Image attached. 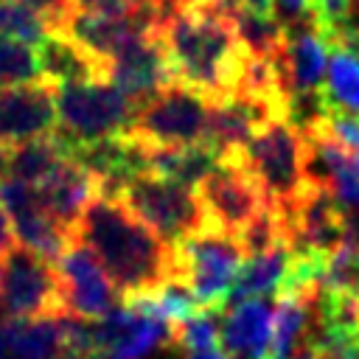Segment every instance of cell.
<instances>
[{
  "label": "cell",
  "mask_w": 359,
  "mask_h": 359,
  "mask_svg": "<svg viewBox=\"0 0 359 359\" xmlns=\"http://www.w3.org/2000/svg\"><path fill=\"white\" fill-rule=\"evenodd\" d=\"M36 188V185H34ZM39 196L45 202V208L50 210V216L67 230L73 233L79 216L84 213V208L101 194V185L95 180V174L81 165L76 157H70L50 180H45L39 188Z\"/></svg>",
  "instance_id": "16"
},
{
  "label": "cell",
  "mask_w": 359,
  "mask_h": 359,
  "mask_svg": "<svg viewBox=\"0 0 359 359\" xmlns=\"http://www.w3.org/2000/svg\"><path fill=\"white\" fill-rule=\"evenodd\" d=\"M53 266H56L59 286H62L65 314H76L84 320H101L118 309L112 278L107 275L95 252L79 238L70 236V241L65 244Z\"/></svg>",
  "instance_id": "11"
},
{
  "label": "cell",
  "mask_w": 359,
  "mask_h": 359,
  "mask_svg": "<svg viewBox=\"0 0 359 359\" xmlns=\"http://www.w3.org/2000/svg\"><path fill=\"white\" fill-rule=\"evenodd\" d=\"M28 6H34L39 14H45V20L50 22V28H56L67 11H70V0H25Z\"/></svg>",
  "instance_id": "28"
},
{
  "label": "cell",
  "mask_w": 359,
  "mask_h": 359,
  "mask_svg": "<svg viewBox=\"0 0 359 359\" xmlns=\"http://www.w3.org/2000/svg\"><path fill=\"white\" fill-rule=\"evenodd\" d=\"M160 14H163V0L132 11H67V17L53 31L62 34L67 42H73L81 53H87L107 79L109 62L121 50L157 34Z\"/></svg>",
  "instance_id": "9"
},
{
  "label": "cell",
  "mask_w": 359,
  "mask_h": 359,
  "mask_svg": "<svg viewBox=\"0 0 359 359\" xmlns=\"http://www.w3.org/2000/svg\"><path fill=\"white\" fill-rule=\"evenodd\" d=\"M177 280L185 283L205 311H222L230 306L236 278L244 266V247L236 236L202 230L174 244Z\"/></svg>",
  "instance_id": "6"
},
{
  "label": "cell",
  "mask_w": 359,
  "mask_h": 359,
  "mask_svg": "<svg viewBox=\"0 0 359 359\" xmlns=\"http://www.w3.org/2000/svg\"><path fill=\"white\" fill-rule=\"evenodd\" d=\"M320 112L359 115V22L331 42L325 84L320 93Z\"/></svg>",
  "instance_id": "17"
},
{
  "label": "cell",
  "mask_w": 359,
  "mask_h": 359,
  "mask_svg": "<svg viewBox=\"0 0 359 359\" xmlns=\"http://www.w3.org/2000/svg\"><path fill=\"white\" fill-rule=\"evenodd\" d=\"M107 81H112L118 90H123L126 95H132L137 101H146L149 95H154L163 87H171L174 76H171V65H168L163 42H160V34H151V36L129 45L126 50H121L109 62Z\"/></svg>",
  "instance_id": "15"
},
{
  "label": "cell",
  "mask_w": 359,
  "mask_h": 359,
  "mask_svg": "<svg viewBox=\"0 0 359 359\" xmlns=\"http://www.w3.org/2000/svg\"><path fill=\"white\" fill-rule=\"evenodd\" d=\"M160 0H70V11H132Z\"/></svg>",
  "instance_id": "27"
},
{
  "label": "cell",
  "mask_w": 359,
  "mask_h": 359,
  "mask_svg": "<svg viewBox=\"0 0 359 359\" xmlns=\"http://www.w3.org/2000/svg\"><path fill=\"white\" fill-rule=\"evenodd\" d=\"M294 359H325V356H323V353H320L314 345H306V348H303V351H300Z\"/></svg>",
  "instance_id": "32"
},
{
  "label": "cell",
  "mask_w": 359,
  "mask_h": 359,
  "mask_svg": "<svg viewBox=\"0 0 359 359\" xmlns=\"http://www.w3.org/2000/svg\"><path fill=\"white\" fill-rule=\"evenodd\" d=\"M93 356L90 359H149L157 348L174 345V325L140 309L123 306L112 314L93 320Z\"/></svg>",
  "instance_id": "12"
},
{
  "label": "cell",
  "mask_w": 359,
  "mask_h": 359,
  "mask_svg": "<svg viewBox=\"0 0 359 359\" xmlns=\"http://www.w3.org/2000/svg\"><path fill=\"white\" fill-rule=\"evenodd\" d=\"M39 79H45L39 48L0 36V87L28 84V81H39Z\"/></svg>",
  "instance_id": "23"
},
{
  "label": "cell",
  "mask_w": 359,
  "mask_h": 359,
  "mask_svg": "<svg viewBox=\"0 0 359 359\" xmlns=\"http://www.w3.org/2000/svg\"><path fill=\"white\" fill-rule=\"evenodd\" d=\"M3 323L8 334V359H62V314Z\"/></svg>",
  "instance_id": "20"
},
{
  "label": "cell",
  "mask_w": 359,
  "mask_h": 359,
  "mask_svg": "<svg viewBox=\"0 0 359 359\" xmlns=\"http://www.w3.org/2000/svg\"><path fill=\"white\" fill-rule=\"evenodd\" d=\"M219 345V325H216V311H202L196 317H188L174 325V348L194 353V351H208Z\"/></svg>",
  "instance_id": "24"
},
{
  "label": "cell",
  "mask_w": 359,
  "mask_h": 359,
  "mask_svg": "<svg viewBox=\"0 0 359 359\" xmlns=\"http://www.w3.org/2000/svg\"><path fill=\"white\" fill-rule=\"evenodd\" d=\"M194 188H196L208 230L227 233L236 238L269 208L264 188L241 163L238 149L230 154H222L219 163Z\"/></svg>",
  "instance_id": "8"
},
{
  "label": "cell",
  "mask_w": 359,
  "mask_h": 359,
  "mask_svg": "<svg viewBox=\"0 0 359 359\" xmlns=\"http://www.w3.org/2000/svg\"><path fill=\"white\" fill-rule=\"evenodd\" d=\"M289 261H292L289 244H278V247H269L264 252L247 255V261H244V266H241V272L236 278L230 303L250 300V297L280 294L286 272H289Z\"/></svg>",
  "instance_id": "19"
},
{
  "label": "cell",
  "mask_w": 359,
  "mask_h": 359,
  "mask_svg": "<svg viewBox=\"0 0 359 359\" xmlns=\"http://www.w3.org/2000/svg\"><path fill=\"white\" fill-rule=\"evenodd\" d=\"M50 34L53 28L45 14H39L25 0H0V36L39 48Z\"/></svg>",
  "instance_id": "22"
},
{
  "label": "cell",
  "mask_w": 359,
  "mask_h": 359,
  "mask_svg": "<svg viewBox=\"0 0 359 359\" xmlns=\"http://www.w3.org/2000/svg\"><path fill=\"white\" fill-rule=\"evenodd\" d=\"M73 157L70 146L53 132L45 137H34L17 146L6 149V171L8 177H17L28 185H42L45 180H50L67 160Z\"/></svg>",
  "instance_id": "18"
},
{
  "label": "cell",
  "mask_w": 359,
  "mask_h": 359,
  "mask_svg": "<svg viewBox=\"0 0 359 359\" xmlns=\"http://www.w3.org/2000/svg\"><path fill=\"white\" fill-rule=\"evenodd\" d=\"M311 22L328 42H337L356 25V0H314Z\"/></svg>",
  "instance_id": "25"
},
{
  "label": "cell",
  "mask_w": 359,
  "mask_h": 359,
  "mask_svg": "<svg viewBox=\"0 0 359 359\" xmlns=\"http://www.w3.org/2000/svg\"><path fill=\"white\" fill-rule=\"evenodd\" d=\"M6 171V146L0 143V174Z\"/></svg>",
  "instance_id": "33"
},
{
  "label": "cell",
  "mask_w": 359,
  "mask_h": 359,
  "mask_svg": "<svg viewBox=\"0 0 359 359\" xmlns=\"http://www.w3.org/2000/svg\"><path fill=\"white\" fill-rule=\"evenodd\" d=\"M238 157L278 210L292 208L311 188L309 143L303 126L294 121H269L238 149Z\"/></svg>",
  "instance_id": "3"
},
{
  "label": "cell",
  "mask_w": 359,
  "mask_h": 359,
  "mask_svg": "<svg viewBox=\"0 0 359 359\" xmlns=\"http://www.w3.org/2000/svg\"><path fill=\"white\" fill-rule=\"evenodd\" d=\"M56 132V84L48 79L0 87V143L17 146Z\"/></svg>",
  "instance_id": "14"
},
{
  "label": "cell",
  "mask_w": 359,
  "mask_h": 359,
  "mask_svg": "<svg viewBox=\"0 0 359 359\" xmlns=\"http://www.w3.org/2000/svg\"><path fill=\"white\" fill-rule=\"evenodd\" d=\"M185 359H227L222 351L216 348H208V351H194V353H185Z\"/></svg>",
  "instance_id": "30"
},
{
  "label": "cell",
  "mask_w": 359,
  "mask_h": 359,
  "mask_svg": "<svg viewBox=\"0 0 359 359\" xmlns=\"http://www.w3.org/2000/svg\"><path fill=\"white\" fill-rule=\"evenodd\" d=\"M210 112L213 101L182 84H171L140 101L123 135L143 149L199 146L210 137Z\"/></svg>",
  "instance_id": "5"
},
{
  "label": "cell",
  "mask_w": 359,
  "mask_h": 359,
  "mask_svg": "<svg viewBox=\"0 0 359 359\" xmlns=\"http://www.w3.org/2000/svg\"><path fill=\"white\" fill-rule=\"evenodd\" d=\"M0 359H8V334H6L3 320H0Z\"/></svg>",
  "instance_id": "31"
},
{
  "label": "cell",
  "mask_w": 359,
  "mask_h": 359,
  "mask_svg": "<svg viewBox=\"0 0 359 359\" xmlns=\"http://www.w3.org/2000/svg\"><path fill=\"white\" fill-rule=\"evenodd\" d=\"M314 14V0H275V17L283 28L309 25Z\"/></svg>",
  "instance_id": "26"
},
{
  "label": "cell",
  "mask_w": 359,
  "mask_h": 359,
  "mask_svg": "<svg viewBox=\"0 0 359 359\" xmlns=\"http://www.w3.org/2000/svg\"><path fill=\"white\" fill-rule=\"evenodd\" d=\"M143 154H146V171L168 177V180H180V182H188V185H196L219 163V154L208 143L143 149Z\"/></svg>",
  "instance_id": "21"
},
{
  "label": "cell",
  "mask_w": 359,
  "mask_h": 359,
  "mask_svg": "<svg viewBox=\"0 0 359 359\" xmlns=\"http://www.w3.org/2000/svg\"><path fill=\"white\" fill-rule=\"evenodd\" d=\"M70 236L95 252L112 283L121 289L123 303L154 294L168 280H177L174 247L118 196L98 194L84 208Z\"/></svg>",
  "instance_id": "2"
},
{
  "label": "cell",
  "mask_w": 359,
  "mask_h": 359,
  "mask_svg": "<svg viewBox=\"0 0 359 359\" xmlns=\"http://www.w3.org/2000/svg\"><path fill=\"white\" fill-rule=\"evenodd\" d=\"M0 199L11 216V227L20 244L48 261H56L70 241V233L50 216L39 191L17 177L0 174Z\"/></svg>",
  "instance_id": "13"
},
{
  "label": "cell",
  "mask_w": 359,
  "mask_h": 359,
  "mask_svg": "<svg viewBox=\"0 0 359 359\" xmlns=\"http://www.w3.org/2000/svg\"><path fill=\"white\" fill-rule=\"evenodd\" d=\"M140 101L112 81L56 84V135L73 149L118 137L129 129Z\"/></svg>",
  "instance_id": "4"
},
{
  "label": "cell",
  "mask_w": 359,
  "mask_h": 359,
  "mask_svg": "<svg viewBox=\"0 0 359 359\" xmlns=\"http://www.w3.org/2000/svg\"><path fill=\"white\" fill-rule=\"evenodd\" d=\"M165 3H188V0H165Z\"/></svg>",
  "instance_id": "35"
},
{
  "label": "cell",
  "mask_w": 359,
  "mask_h": 359,
  "mask_svg": "<svg viewBox=\"0 0 359 359\" xmlns=\"http://www.w3.org/2000/svg\"><path fill=\"white\" fill-rule=\"evenodd\" d=\"M174 84H182L208 101H224L241 90L250 48L236 22L216 0L165 3L157 25Z\"/></svg>",
  "instance_id": "1"
},
{
  "label": "cell",
  "mask_w": 359,
  "mask_h": 359,
  "mask_svg": "<svg viewBox=\"0 0 359 359\" xmlns=\"http://www.w3.org/2000/svg\"><path fill=\"white\" fill-rule=\"evenodd\" d=\"M115 196L171 247L194 233L208 230L196 188L188 182L143 171L132 177Z\"/></svg>",
  "instance_id": "7"
},
{
  "label": "cell",
  "mask_w": 359,
  "mask_h": 359,
  "mask_svg": "<svg viewBox=\"0 0 359 359\" xmlns=\"http://www.w3.org/2000/svg\"><path fill=\"white\" fill-rule=\"evenodd\" d=\"M65 314L56 266L28 247H11L0 258V320Z\"/></svg>",
  "instance_id": "10"
},
{
  "label": "cell",
  "mask_w": 359,
  "mask_h": 359,
  "mask_svg": "<svg viewBox=\"0 0 359 359\" xmlns=\"http://www.w3.org/2000/svg\"><path fill=\"white\" fill-rule=\"evenodd\" d=\"M356 22H359V0H356Z\"/></svg>",
  "instance_id": "34"
},
{
  "label": "cell",
  "mask_w": 359,
  "mask_h": 359,
  "mask_svg": "<svg viewBox=\"0 0 359 359\" xmlns=\"http://www.w3.org/2000/svg\"><path fill=\"white\" fill-rule=\"evenodd\" d=\"M11 238H14L11 216H8V210H6V205H3V199H0V258L14 247V244H11Z\"/></svg>",
  "instance_id": "29"
}]
</instances>
